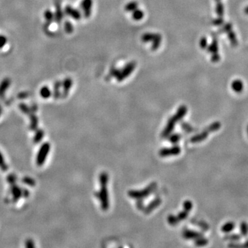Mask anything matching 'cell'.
<instances>
[{"instance_id": "obj_1", "label": "cell", "mask_w": 248, "mask_h": 248, "mask_svg": "<svg viewBox=\"0 0 248 248\" xmlns=\"http://www.w3.org/2000/svg\"><path fill=\"white\" fill-rule=\"evenodd\" d=\"M101 190L99 192H96V197L101 202L102 210L106 211L109 207V200H108V192L107 184L108 181V175L106 172H102L99 176Z\"/></svg>"}, {"instance_id": "obj_2", "label": "cell", "mask_w": 248, "mask_h": 248, "mask_svg": "<svg viewBox=\"0 0 248 248\" xmlns=\"http://www.w3.org/2000/svg\"><path fill=\"white\" fill-rule=\"evenodd\" d=\"M187 112H188V108H187L186 105H181V106L178 108L177 112H176V114L174 115L172 117L168 120L167 126H166V127L165 128L162 133L163 137H167L172 133L176 123H177L179 121L181 120L182 119L185 117V115H186Z\"/></svg>"}, {"instance_id": "obj_3", "label": "cell", "mask_w": 248, "mask_h": 248, "mask_svg": "<svg viewBox=\"0 0 248 248\" xmlns=\"http://www.w3.org/2000/svg\"><path fill=\"white\" fill-rule=\"evenodd\" d=\"M135 67L136 62H129L128 64H126L121 70L113 68L110 71V73L113 76H115L117 79V81H123L125 79L128 78L131 75V73L135 69Z\"/></svg>"}, {"instance_id": "obj_4", "label": "cell", "mask_w": 248, "mask_h": 248, "mask_svg": "<svg viewBox=\"0 0 248 248\" xmlns=\"http://www.w3.org/2000/svg\"><path fill=\"white\" fill-rule=\"evenodd\" d=\"M221 127V123L219 121H215V122L210 124V126H208L207 127L205 128L204 131H202L200 134H197L196 135L192 136L190 139V141L192 143H198V142L204 141L205 139H207V137L209 135L210 133L219 130Z\"/></svg>"}, {"instance_id": "obj_5", "label": "cell", "mask_w": 248, "mask_h": 248, "mask_svg": "<svg viewBox=\"0 0 248 248\" xmlns=\"http://www.w3.org/2000/svg\"><path fill=\"white\" fill-rule=\"evenodd\" d=\"M157 189V183H152L147 186L146 189L141 190H130L128 192V196L135 199H143L150 196L152 192Z\"/></svg>"}, {"instance_id": "obj_6", "label": "cell", "mask_w": 248, "mask_h": 248, "mask_svg": "<svg viewBox=\"0 0 248 248\" xmlns=\"http://www.w3.org/2000/svg\"><path fill=\"white\" fill-rule=\"evenodd\" d=\"M141 41L145 43L152 42V49L153 51H156L159 48L161 43L162 37L159 33H146L141 36Z\"/></svg>"}, {"instance_id": "obj_7", "label": "cell", "mask_w": 248, "mask_h": 248, "mask_svg": "<svg viewBox=\"0 0 248 248\" xmlns=\"http://www.w3.org/2000/svg\"><path fill=\"white\" fill-rule=\"evenodd\" d=\"M51 150V144L48 142L44 143L39 148L37 155L36 162L38 166H41L46 162V158L48 157V153Z\"/></svg>"}, {"instance_id": "obj_8", "label": "cell", "mask_w": 248, "mask_h": 248, "mask_svg": "<svg viewBox=\"0 0 248 248\" xmlns=\"http://www.w3.org/2000/svg\"><path fill=\"white\" fill-rule=\"evenodd\" d=\"M181 147L179 146H175L169 148H163L159 151V155L162 157L176 156L181 153Z\"/></svg>"}, {"instance_id": "obj_9", "label": "cell", "mask_w": 248, "mask_h": 248, "mask_svg": "<svg viewBox=\"0 0 248 248\" xmlns=\"http://www.w3.org/2000/svg\"><path fill=\"white\" fill-rule=\"evenodd\" d=\"M92 0H82L81 2V8L83 10L84 16L88 18L91 15Z\"/></svg>"}, {"instance_id": "obj_10", "label": "cell", "mask_w": 248, "mask_h": 248, "mask_svg": "<svg viewBox=\"0 0 248 248\" xmlns=\"http://www.w3.org/2000/svg\"><path fill=\"white\" fill-rule=\"evenodd\" d=\"M208 52H210L211 53L213 54L212 59L214 62H218L220 57L219 55L218 54V43L216 39H214L212 44H211L209 46V48H208Z\"/></svg>"}, {"instance_id": "obj_11", "label": "cell", "mask_w": 248, "mask_h": 248, "mask_svg": "<svg viewBox=\"0 0 248 248\" xmlns=\"http://www.w3.org/2000/svg\"><path fill=\"white\" fill-rule=\"evenodd\" d=\"M65 12L68 15H69L73 19H75L76 20H79L81 19V12L79 11L78 10H76L74 8L71 7L70 6H67L65 9Z\"/></svg>"}, {"instance_id": "obj_12", "label": "cell", "mask_w": 248, "mask_h": 248, "mask_svg": "<svg viewBox=\"0 0 248 248\" xmlns=\"http://www.w3.org/2000/svg\"><path fill=\"white\" fill-rule=\"evenodd\" d=\"M183 237L186 239H199L200 237L204 236H203V234L200 233V232H198L196 231H192V230H186L184 231L183 234Z\"/></svg>"}, {"instance_id": "obj_13", "label": "cell", "mask_w": 248, "mask_h": 248, "mask_svg": "<svg viewBox=\"0 0 248 248\" xmlns=\"http://www.w3.org/2000/svg\"><path fill=\"white\" fill-rule=\"evenodd\" d=\"M161 203V199H159V198H157V199L152 200V201L150 203V204L147 205L146 208H145L144 212L146 214L150 213L152 210H154L155 208L159 206Z\"/></svg>"}, {"instance_id": "obj_14", "label": "cell", "mask_w": 248, "mask_h": 248, "mask_svg": "<svg viewBox=\"0 0 248 248\" xmlns=\"http://www.w3.org/2000/svg\"><path fill=\"white\" fill-rule=\"evenodd\" d=\"M232 89L233 90L234 92H241L243 90L244 88V85L243 81L240 80H236L233 81V82L232 83Z\"/></svg>"}, {"instance_id": "obj_15", "label": "cell", "mask_w": 248, "mask_h": 248, "mask_svg": "<svg viewBox=\"0 0 248 248\" xmlns=\"http://www.w3.org/2000/svg\"><path fill=\"white\" fill-rule=\"evenodd\" d=\"M10 85V80L9 78H6L0 83V96H2L5 93Z\"/></svg>"}, {"instance_id": "obj_16", "label": "cell", "mask_w": 248, "mask_h": 248, "mask_svg": "<svg viewBox=\"0 0 248 248\" xmlns=\"http://www.w3.org/2000/svg\"><path fill=\"white\" fill-rule=\"evenodd\" d=\"M225 30L227 32L229 33H228V35H229V38L230 39V41L232 42V44H233V46H236L237 42H236V37L235 35H234L233 31L232 30V27H231V25L228 23V24H227L225 27Z\"/></svg>"}, {"instance_id": "obj_17", "label": "cell", "mask_w": 248, "mask_h": 248, "mask_svg": "<svg viewBox=\"0 0 248 248\" xmlns=\"http://www.w3.org/2000/svg\"><path fill=\"white\" fill-rule=\"evenodd\" d=\"M73 86V80L70 78H66L63 81V88H64V95H67L70 89Z\"/></svg>"}, {"instance_id": "obj_18", "label": "cell", "mask_w": 248, "mask_h": 248, "mask_svg": "<svg viewBox=\"0 0 248 248\" xmlns=\"http://www.w3.org/2000/svg\"><path fill=\"white\" fill-rule=\"evenodd\" d=\"M234 228H235V224H234V223L232 222V221H229V222H227L226 223L224 224L221 227V229L223 233H229V232L233 230Z\"/></svg>"}, {"instance_id": "obj_19", "label": "cell", "mask_w": 248, "mask_h": 248, "mask_svg": "<svg viewBox=\"0 0 248 248\" xmlns=\"http://www.w3.org/2000/svg\"><path fill=\"white\" fill-rule=\"evenodd\" d=\"M51 90L48 86H43L40 90V95L44 99H48L51 96Z\"/></svg>"}, {"instance_id": "obj_20", "label": "cell", "mask_w": 248, "mask_h": 248, "mask_svg": "<svg viewBox=\"0 0 248 248\" xmlns=\"http://www.w3.org/2000/svg\"><path fill=\"white\" fill-rule=\"evenodd\" d=\"M12 194L14 200H17L23 195V192L17 186H14L12 188Z\"/></svg>"}, {"instance_id": "obj_21", "label": "cell", "mask_w": 248, "mask_h": 248, "mask_svg": "<svg viewBox=\"0 0 248 248\" xmlns=\"http://www.w3.org/2000/svg\"><path fill=\"white\" fill-rule=\"evenodd\" d=\"M139 6V4L137 3L135 1H133L128 3L125 6V10L127 12H133L134 10H136L137 9V7Z\"/></svg>"}, {"instance_id": "obj_22", "label": "cell", "mask_w": 248, "mask_h": 248, "mask_svg": "<svg viewBox=\"0 0 248 248\" xmlns=\"http://www.w3.org/2000/svg\"><path fill=\"white\" fill-rule=\"evenodd\" d=\"M132 16H133V19H134V20H136V21L141 20V19H143V17L144 16V12L142 11L141 10L136 9L133 12V15H132Z\"/></svg>"}, {"instance_id": "obj_23", "label": "cell", "mask_w": 248, "mask_h": 248, "mask_svg": "<svg viewBox=\"0 0 248 248\" xmlns=\"http://www.w3.org/2000/svg\"><path fill=\"white\" fill-rule=\"evenodd\" d=\"M208 243V240L207 239L204 238V236L200 237L199 239H197L195 240V245L197 246H204Z\"/></svg>"}, {"instance_id": "obj_24", "label": "cell", "mask_w": 248, "mask_h": 248, "mask_svg": "<svg viewBox=\"0 0 248 248\" xmlns=\"http://www.w3.org/2000/svg\"><path fill=\"white\" fill-rule=\"evenodd\" d=\"M189 212H190L189 211L184 209V211H183V212H181L180 213H179V214L176 216V220H177L178 223L179 222V221L186 219V218H187V216H188Z\"/></svg>"}, {"instance_id": "obj_25", "label": "cell", "mask_w": 248, "mask_h": 248, "mask_svg": "<svg viewBox=\"0 0 248 248\" xmlns=\"http://www.w3.org/2000/svg\"><path fill=\"white\" fill-rule=\"evenodd\" d=\"M240 230H241V235L246 236L248 234V225L246 222H242L240 225Z\"/></svg>"}, {"instance_id": "obj_26", "label": "cell", "mask_w": 248, "mask_h": 248, "mask_svg": "<svg viewBox=\"0 0 248 248\" xmlns=\"http://www.w3.org/2000/svg\"><path fill=\"white\" fill-rule=\"evenodd\" d=\"M0 168H1L2 170H3L4 172H6V171H7L8 168H8L7 163L5 162L4 158L1 152H0Z\"/></svg>"}, {"instance_id": "obj_27", "label": "cell", "mask_w": 248, "mask_h": 248, "mask_svg": "<svg viewBox=\"0 0 248 248\" xmlns=\"http://www.w3.org/2000/svg\"><path fill=\"white\" fill-rule=\"evenodd\" d=\"M44 136V131L41 130H38L37 132L35 137H34V142H35V143H38V142H39L41 140Z\"/></svg>"}, {"instance_id": "obj_28", "label": "cell", "mask_w": 248, "mask_h": 248, "mask_svg": "<svg viewBox=\"0 0 248 248\" xmlns=\"http://www.w3.org/2000/svg\"><path fill=\"white\" fill-rule=\"evenodd\" d=\"M216 11L220 18L223 17V13H224V8H223V4L220 3V2H218V3L217 4V6H216Z\"/></svg>"}, {"instance_id": "obj_29", "label": "cell", "mask_w": 248, "mask_h": 248, "mask_svg": "<svg viewBox=\"0 0 248 248\" xmlns=\"http://www.w3.org/2000/svg\"><path fill=\"white\" fill-rule=\"evenodd\" d=\"M61 87V83L59 81H57L56 83H55L54 86V97L55 98H58L59 97V88Z\"/></svg>"}, {"instance_id": "obj_30", "label": "cell", "mask_w": 248, "mask_h": 248, "mask_svg": "<svg viewBox=\"0 0 248 248\" xmlns=\"http://www.w3.org/2000/svg\"><path fill=\"white\" fill-rule=\"evenodd\" d=\"M64 29H65L66 32L68 34H70L73 32V26L70 22L67 21V22H66L65 24H64Z\"/></svg>"}, {"instance_id": "obj_31", "label": "cell", "mask_w": 248, "mask_h": 248, "mask_svg": "<svg viewBox=\"0 0 248 248\" xmlns=\"http://www.w3.org/2000/svg\"><path fill=\"white\" fill-rule=\"evenodd\" d=\"M55 16H56V19L57 20V22H60V21L62 19L63 13L62 11V9H61V8L59 6V5H57V10H56V14H55Z\"/></svg>"}, {"instance_id": "obj_32", "label": "cell", "mask_w": 248, "mask_h": 248, "mask_svg": "<svg viewBox=\"0 0 248 248\" xmlns=\"http://www.w3.org/2000/svg\"><path fill=\"white\" fill-rule=\"evenodd\" d=\"M30 121H31L30 127H31V128L33 129V130H35V129L37 127V123H38L37 118L35 117V115H31Z\"/></svg>"}, {"instance_id": "obj_33", "label": "cell", "mask_w": 248, "mask_h": 248, "mask_svg": "<svg viewBox=\"0 0 248 248\" xmlns=\"http://www.w3.org/2000/svg\"><path fill=\"white\" fill-rule=\"evenodd\" d=\"M44 17H45V18H46V21H48V22H51L52 19L54 18V15H53V13L51 11V10H47L44 12Z\"/></svg>"}, {"instance_id": "obj_34", "label": "cell", "mask_w": 248, "mask_h": 248, "mask_svg": "<svg viewBox=\"0 0 248 248\" xmlns=\"http://www.w3.org/2000/svg\"><path fill=\"white\" fill-rule=\"evenodd\" d=\"M181 139V135L179 134H172V136L170 137V139H169V140L170 141L172 142V143L175 144V143H177L178 141L180 140Z\"/></svg>"}, {"instance_id": "obj_35", "label": "cell", "mask_w": 248, "mask_h": 248, "mask_svg": "<svg viewBox=\"0 0 248 248\" xmlns=\"http://www.w3.org/2000/svg\"><path fill=\"white\" fill-rule=\"evenodd\" d=\"M241 239V236L239 234H231V235H227L225 236V239L230 240V241H237Z\"/></svg>"}, {"instance_id": "obj_36", "label": "cell", "mask_w": 248, "mask_h": 248, "mask_svg": "<svg viewBox=\"0 0 248 248\" xmlns=\"http://www.w3.org/2000/svg\"><path fill=\"white\" fill-rule=\"evenodd\" d=\"M192 207H193V204H192L190 200H187L183 203V208L185 210L189 211V212H190Z\"/></svg>"}, {"instance_id": "obj_37", "label": "cell", "mask_w": 248, "mask_h": 248, "mask_svg": "<svg viewBox=\"0 0 248 248\" xmlns=\"http://www.w3.org/2000/svg\"><path fill=\"white\" fill-rule=\"evenodd\" d=\"M23 182L25 184H27L30 186H33L35 185V181L30 177H24L23 179Z\"/></svg>"}, {"instance_id": "obj_38", "label": "cell", "mask_w": 248, "mask_h": 248, "mask_svg": "<svg viewBox=\"0 0 248 248\" xmlns=\"http://www.w3.org/2000/svg\"><path fill=\"white\" fill-rule=\"evenodd\" d=\"M19 108L23 112L26 113V114H28V113L30 112V108L24 104H21L19 105Z\"/></svg>"}, {"instance_id": "obj_39", "label": "cell", "mask_w": 248, "mask_h": 248, "mask_svg": "<svg viewBox=\"0 0 248 248\" xmlns=\"http://www.w3.org/2000/svg\"><path fill=\"white\" fill-rule=\"evenodd\" d=\"M207 46V41L206 37H202L200 40V46L201 48H205Z\"/></svg>"}, {"instance_id": "obj_40", "label": "cell", "mask_w": 248, "mask_h": 248, "mask_svg": "<svg viewBox=\"0 0 248 248\" xmlns=\"http://www.w3.org/2000/svg\"><path fill=\"white\" fill-rule=\"evenodd\" d=\"M7 43V38L4 35H0V48H2Z\"/></svg>"}, {"instance_id": "obj_41", "label": "cell", "mask_w": 248, "mask_h": 248, "mask_svg": "<svg viewBox=\"0 0 248 248\" xmlns=\"http://www.w3.org/2000/svg\"><path fill=\"white\" fill-rule=\"evenodd\" d=\"M25 246L26 247H35V243H34L33 240L28 239L25 243Z\"/></svg>"}, {"instance_id": "obj_42", "label": "cell", "mask_w": 248, "mask_h": 248, "mask_svg": "<svg viewBox=\"0 0 248 248\" xmlns=\"http://www.w3.org/2000/svg\"><path fill=\"white\" fill-rule=\"evenodd\" d=\"M242 247H248V241L245 242L244 245H242Z\"/></svg>"}, {"instance_id": "obj_43", "label": "cell", "mask_w": 248, "mask_h": 248, "mask_svg": "<svg viewBox=\"0 0 248 248\" xmlns=\"http://www.w3.org/2000/svg\"><path fill=\"white\" fill-rule=\"evenodd\" d=\"M245 13H246V14H248V6L246 8V9H245Z\"/></svg>"}, {"instance_id": "obj_44", "label": "cell", "mask_w": 248, "mask_h": 248, "mask_svg": "<svg viewBox=\"0 0 248 248\" xmlns=\"http://www.w3.org/2000/svg\"><path fill=\"white\" fill-rule=\"evenodd\" d=\"M247 135H248V126H247Z\"/></svg>"}, {"instance_id": "obj_45", "label": "cell", "mask_w": 248, "mask_h": 248, "mask_svg": "<svg viewBox=\"0 0 248 248\" xmlns=\"http://www.w3.org/2000/svg\"><path fill=\"white\" fill-rule=\"evenodd\" d=\"M0 115H1V109H0Z\"/></svg>"}]
</instances>
